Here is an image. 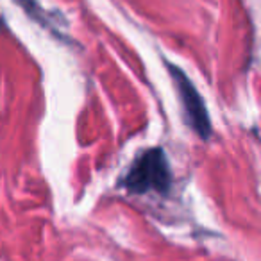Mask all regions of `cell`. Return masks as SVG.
I'll list each match as a JSON object with an SVG mask.
<instances>
[{"instance_id": "2", "label": "cell", "mask_w": 261, "mask_h": 261, "mask_svg": "<svg viewBox=\"0 0 261 261\" xmlns=\"http://www.w3.org/2000/svg\"><path fill=\"white\" fill-rule=\"evenodd\" d=\"M168 70H170L172 79L175 81L177 93H179V97H181L188 123L193 127V130H195L200 138L207 140L211 136V122H210V115H207V109H206V106H204L202 97H200V93L195 90L192 81L185 75V72H182L181 68H177V66L168 63Z\"/></svg>"}, {"instance_id": "1", "label": "cell", "mask_w": 261, "mask_h": 261, "mask_svg": "<svg viewBox=\"0 0 261 261\" xmlns=\"http://www.w3.org/2000/svg\"><path fill=\"white\" fill-rule=\"evenodd\" d=\"M172 182V172L168 167L167 156L161 149H150L135 161L127 172L122 185L130 193H149L168 192Z\"/></svg>"}]
</instances>
